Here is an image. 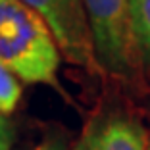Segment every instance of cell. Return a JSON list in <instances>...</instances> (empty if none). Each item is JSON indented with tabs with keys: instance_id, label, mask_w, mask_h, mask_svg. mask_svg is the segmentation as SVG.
Returning a JSON list of instances; mask_svg holds the SVG:
<instances>
[{
	"instance_id": "obj_3",
	"label": "cell",
	"mask_w": 150,
	"mask_h": 150,
	"mask_svg": "<svg viewBox=\"0 0 150 150\" xmlns=\"http://www.w3.org/2000/svg\"><path fill=\"white\" fill-rule=\"evenodd\" d=\"M52 31L58 48L71 64L98 69L83 0H21Z\"/></svg>"
},
{
	"instance_id": "obj_5",
	"label": "cell",
	"mask_w": 150,
	"mask_h": 150,
	"mask_svg": "<svg viewBox=\"0 0 150 150\" xmlns=\"http://www.w3.org/2000/svg\"><path fill=\"white\" fill-rule=\"evenodd\" d=\"M129 21L141 64L150 69V0H129Z\"/></svg>"
},
{
	"instance_id": "obj_2",
	"label": "cell",
	"mask_w": 150,
	"mask_h": 150,
	"mask_svg": "<svg viewBox=\"0 0 150 150\" xmlns=\"http://www.w3.org/2000/svg\"><path fill=\"white\" fill-rule=\"evenodd\" d=\"M98 69L117 79H135L139 50L129 21V0H83Z\"/></svg>"
},
{
	"instance_id": "obj_1",
	"label": "cell",
	"mask_w": 150,
	"mask_h": 150,
	"mask_svg": "<svg viewBox=\"0 0 150 150\" xmlns=\"http://www.w3.org/2000/svg\"><path fill=\"white\" fill-rule=\"evenodd\" d=\"M62 52L52 31L21 0H0V62L21 83L60 88Z\"/></svg>"
},
{
	"instance_id": "obj_4",
	"label": "cell",
	"mask_w": 150,
	"mask_h": 150,
	"mask_svg": "<svg viewBox=\"0 0 150 150\" xmlns=\"http://www.w3.org/2000/svg\"><path fill=\"white\" fill-rule=\"evenodd\" d=\"M148 137L139 117L115 110L91 119L73 150H146Z\"/></svg>"
},
{
	"instance_id": "obj_8",
	"label": "cell",
	"mask_w": 150,
	"mask_h": 150,
	"mask_svg": "<svg viewBox=\"0 0 150 150\" xmlns=\"http://www.w3.org/2000/svg\"><path fill=\"white\" fill-rule=\"evenodd\" d=\"M37 150H67V148L60 141H48V142H42L40 146H37Z\"/></svg>"
},
{
	"instance_id": "obj_7",
	"label": "cell",
	"mask_w": 150,
	"mask_h": 150,
	"mask_svg": "<svg viewBox=\"0 0 150 150\" xmlns=\"http://www.w3.org/2000/svg\"><path fill=\"white\" fill-rule=\"evenodd\" d=\"M13 141H16V133L12 123L4 112H0V150H12Z\"/></svg>"
},
{
	"instance_id": "obj_6",
	"label": "cell",
	"mask_w": 150,
	"mask_h": 150,
	"mask_svg": "<svg viewBox=\"0 0 150 150\" xmlns=\"http://www.w3.org/2000/svg\"><path fill=\"white\" fill-rule=\"evenodd\" d=\"M21 98V81L0 62V112L12 114Z\"/></svg>"
},
{
	"instance_id": "obj_9",
	"label": "cell",
	"mask_w": 150,
	"mask_h": 150,
	"mask_svg": "<svg viewBox=\"0 0 150 150\" xmlns=\"http://www.w3.org/2000/svg\"><path fill=\"white\" fill-rule=\"evenodd\" d=\"M146 150H150V137H148V148H146Z\"/></svg>"
}]
</instances>
